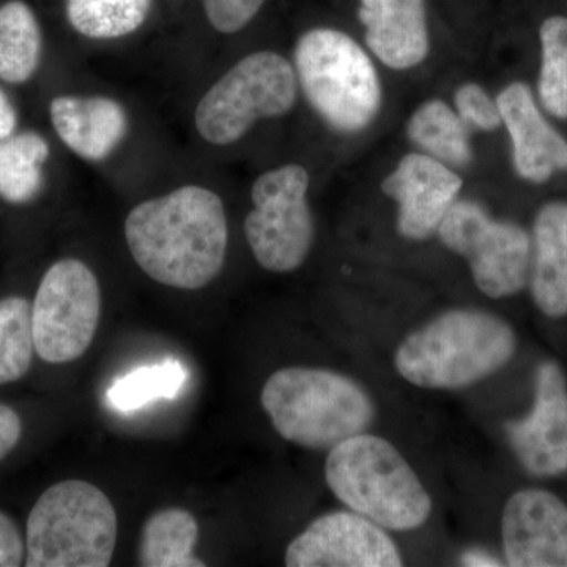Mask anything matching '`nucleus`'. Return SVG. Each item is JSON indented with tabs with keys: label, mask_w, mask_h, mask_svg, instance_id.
Segmentation results:
<instances>
[{
	"label": "nucleus",
	"mask_w": 567,
	"mask_h": 567,
	"mask_svg": "<svg viewBox=\"0 0 567 567\" xmlns=\"http://www.w3.org/2000/svg\"><path fill=\"white\" fill-rule=\"evenodd\" d=\"M199 525L189 511L167 507L152 514L141 532L137 561L144 567H204L194 557Z\"/></svg>",
	"instance_id": "nucleus-19"
},
{
	"label": "nucleus",
	"mask_w": 567,
	"mask_h": 567,
	"mask_svg": "<svg viewBox=\"0 0 567 567\" xmlns=\"http://www.w3.org/2000/svg\"><path fill=\"white\" fill-rule=\"evenodd\" d=\"M212 28L219 33L240 32L254 20L265 0H203Z\"/></svg>",
	"instance_id": "nucleus-28"
},
{
	"label": "nucleus",
	"mask_w": 567,
	"mask_h": 567,
	"mask_svg": "<svg viewBox=\"0 0 567 567\" xmlns=\"http://www.w3.org/2000/svg\"><path fill=\"white\" fill-rule=\"evenodd\" d=\"M50 114L63 144L87 162L106 159L128 133L126 111L107 96H58Z\"/></svg>",
	"instance_id": "nucleus-17"
},
{
	"label": "nucleus",
	"mask_w": 567,
	"mask_h": 567,
	"mask_svg": "<svg viewBox=\"0 0 567 567\" xmlns=\"http://www.w3.org/2000/svg\"><path fill=\"white\" fill-rule=\"evenodd\" d=\"M125 238L134 262L153 281L203 289L226 262L229 227L221 197L186 185L145 200L126 216Z\"/></svg>",
	"instance_id": "nucleus-1"
},
{
	"label": "nucleus",
	"mask_w": 567,
	"mask_h": 567,
	"mask_svg": "<svg viewBox=\"0 0 567 567\" xmlns=\"http://www.w3.org/2000/svg\"><path fill=\"white\" fill-rule=\"evenodd\" d=\"M21 436V416L11 406L0 404V461H3L17 447Z\"/></svg>",
	"instance_id": "nucleus-30"
},
{
	"label": "nucleus",
	"mask_w": 567,
	"mask_h": 567,
	"mask_svg": "<svg viewBox=\"0 0 567 567\" xmlns=\"http://www.w3.org/2000/svg\"><path fill=\"white\" fill-rule=\"evenodd\" d=\"M462 185V178L446 164L429 155L410 153L388 175L382 189L399 204V234L421 241L436 234Z\"/></svg>",
	"instance_id": "nucleus-14"
},
{
	"label": "nucleus",
	"mask_w": 567,
	"mask_h": 567,
	"mask_svg": "<svg viewBox=\"0 0 567 567\" xmlns=\"http://www.w3.org/2000/svg\"><path fill=\"white\" fill-rule=\"evenodd\" d=\"M406 136L446 166L466 167L472 163L468 125L445 102L431 100L421 104L406 125Z\"/></svg>",
	"instance_id": "nucleus-20"
},
{
	"label": "nucleus",
	"mask_w": 567,
	"mask_h": 567,
	"mask_svg": "<svg viewBox=\"0 0 567 567\" xmlns=\"http://www.w3.org/2000/svg\"><path fill=\"white\" fill-rule=\"evenodd\" d=\"M516 349V333L506 320L453 309L406 336L395 350L394 365L412 385L461 390L505 368Z\"/></svg>",
	"instance_id": "nucleus-2"
},
{
	"label": "nucleus",
	"mask_w": 567,
	"mask_h": 567,
	"mask_svg": "<svg viewBox=\"0 0 567 567\" xmlns=\"http://www.w3.org/2000/svg\"><path fill=\"white\" fill-rule=\"evenodd\" d=\"M528 281L533 300L544 316H567L566 203L544 205L536 215Z\"/></svg>",
	"instance_id": "nucleus-18"
},
{
	"label": "nucleus",
	"mask_w": 567,
	"mask_h": 567,
	"mask_svg": "<svg viewBox=\"0 0 567 567\" xmlns=\"http://www.w3.org/2000/svg\"><path fill=\"white\" fill-rule=\"evenodd\" d=\"M153 0H66L71 28L92 40H115L142 28Z\"/></svg>",
	"instance_id": "nucleus-23"
},
{
	"label": "nucleus",
	"mask_w": 567,
	"mask_h": 567,
	"mask_svg": "<svg viewBox=\"0 0 567 567\" xmlns=\"http://www.w3.org/2000/svg\"><path fill=\"white\" fill-rule=\"evenodd\" d=\"M297 96V73L289 61L278 52H254L205 93L194 112V123L208 144L233 145L256 122L287 114Z\"/></svg>",
	"instance_id": "nucleus-7"
},
{
	"label": "nucleus",
	"mask_w": 567,
	"mask_h": 567,
	"mask_svg": "<svg viewBox=\"0 0 567 567\" xmlns=\"http://www.w3.org/2000/svg\"><path fill=\"white\" fill-rule=\"evenodd\" d=\"M496 104L513 141L514 167L524 181L546 183L567 171V141L546 121L527 84L507 85Z\"/></svg>",
	"instance_id": "nucleus-15"
},
{
	"label": "nucleus",
	"mask_w": 567,
	"mask_h": 567,
	"mask_svg": "<svg viewBox=\"0 0 567 567\" xmlns=\"http://www.w3.org/2000/svg\"><path fill=\"white\" fill-rule=\"evenodd\" d=\"M41 31L28 3L10 0L0 7V80L24 84L40 65Z\"/></svg>",
	"instance_id": "nucleus-21"
},
{
	"label": "nucleus",
	"mask_w": 567,
	"mask_h": 567,
	"mask_svg": "<svg viewBox=\"0 0 567 567\" xmlns=\"http://www.w3.org/2000/svg\"><path fill=\"white\" fill-rule=\"evenodd\" d=\"M260 402L275 431L308 450H333L364 434L375 420L368 391L330 369H279L265 382Z\"/></svg>",
	"instance_id": "nucleus-3"
},
{
	"label": "nucleus",
	"mask_w": 567,
	"mask_h": 567,
	"mask_svg": "<svg viewBox=\"0 0 567 567\" xmlns=\"http://www.w3.org/2000/svg\"><path fill=\"white\" fill-rule=\"evenodd\" d=\"M358 18L369 50L390 69H413L427 58L424 0H360Z\"/></svg>",
	"instance_id": "nucleus-16"
},
{
	"label": "nucleus",
	"mask_w": 567,
	"mask_h": 567,
	"mask_svg": "<svg viewBox=\"0 0 567 567\" xmlns=\"http://www.w3.org/2000/svg\"><path fill=\"white\" fill-rule=\"evenodd\" d=\"M461 565L468 567L503 566V563L483 548H470L461 557Z\"/></svg>",
	"instance_id": "nucleus-32"
},
{
	"label": "nucleus",
	"mask_w": 567,
	"mask_h": 567,
	"mask_svg": "<svg viewBox=\"0 0 567 567\" xmlns=\"http://www.w3.org/2000/svg\"><path fill=\"white\" fill-rule=\"evenodd\" d=\"M50 145L39 133L24 132L0 141V197L7 203H31L43 188V166Z\"/></svg>",
	"instance_id": "nucleus-22"
},
{
	"label": "nucleus",
	"mask_w": 567,
	"mask_h": 567,
	"mask_svg": "<svg viewBox=\"0 0 567 567\" xmlns=\"http://www.w3.org/2000/svg\"><path fill=\"white\" fill-rule=\"evenodd\" d=\"M517 461L536 477L567 473V379L555 361L537 365L532 412L506 424Z\"/></svg>",
	"instance_id": "nucleus-12"
},
{
	"label": "nucleus",
	"mask_w": 567,
	"mask_h": 567,
	"mask_svg": "<svg viewBox=\"0 0 567 567\" xmlns=\"http://www.w3.org/2000/svg\"><path fill=\"white\" fill-rule=\"evenodd\" d=\"M454 102L462 121L473 128L481 132H495L503 123L498 104L481 85L473 82L462 85L457 89Z\"/></svg>",
	"instance_id": "nucleus-27"
},
{
	"label": "nucleus",
	"mask_w": 567,
	"mask_h": 567,
	"mask_svg": "<svg viewBox=\"0 0 567 567\" xmlns=\"http://www.w3.org/2000/svg\"><path fill=\"white\" fill-rule=\"evenodd\" d=\"M32 305L22 297L0 300V385L18 382L32 365Z\"/></svg>",
	"instance_id": "nucleus-24"
},
{
	"label": "nucleus",
	"mask_w": 567,
	"mask_h": 567,
	"mask_svg": "<svg viewBox=\"0 0 567 567\" xmlns=\"http://www.w3.org/2000/svg\"><path fill=\"white\" fill-rule=\"evenodd\" d=\"M540 62L539 92L540 103L548 114L567 118V17L551 14L539 29Z\"/></svg>",
	"instance_id": "nucleus-25"
},
{
	"label": "nucleus",
	"mask_w": 567,
	"mask_h": 567,
	"mask_svg": "<svg viewBox=\"0 0 567 567\" xmlns=\"http://www.w3.org/2000/svg\"><path fill=\"white\" fill-rule=\"evenodd\" d=\"M102 319V289L78 259H62L41 278L32 306L35 352L50 364H65L87 352Z\"/></svg>",
	"instance_id": "nucleus-9"
},
{
	"label": "nucleus",
	"mask_w": 567,
	"mask_h": 567,
	"mask_svg": "<svg viewBox=\"0 0 567 567\" xmlns=\"http://www.w3.org/2000/svg\"><path fill=\"white\" fill-rule=\"evenodd\" d=\"M185 369L178 361L137 369L111 386L107 399L118 412H132L158 399H174L185 385Z\"/></svg>",
	"instance_id": "nucleus-26"
},
{
	"label": "nucleus",
	"mask_w": 567,
	"mask_h": 567,
	"mask_svg": "<svg viewBox=\"0 0 567 567\" xmlns=\"http://www.w3.org/2000/svg\"><path fill=\"white\" fill-rule=\"evenodd\" d=\"M17 122V111H14L9 96L0 89V141L7 140L13 134Z\"/></svg>",
	"instance_id": "nucleus-31"
},
{
	"label": "nucleus",
	"mask_w": 567,
	"mask_h": 567,
	"mask_svg": "<svg viewBox=\"0 0 567 567\" xmlns=\"http://www.w3.org/2000/svg\"><path fill=\"white\" fill-rule=\"evenodd\" d=\"M399 548L385 529L357 513L316 518L286 551L289 567H401Z\"/></svg>",
	"instance_id": "nucleus-11"
},
{
	"label": "nucleus",
	"mask_w": 567,
	"mask_h": 567,
	"mask_svg": "<svg viewBox=\"0 0 567 567\" xmlns=\"http://www.w3.org/2000/svg\"><path fill=\"white\" fill-rule=\"evenodd\" d=\"M25 561V539L13 518L0 511V567H18Z\"/></svg>",
	"instance_id": "nucleus-29"
},
{
	"label": "nucleus",
	"mask_w": 567,
	"mask_h": 567,
	"mask_svg": "<svg viewBox=\"0 0 567 567\" xmlns=\"http://www.w3.org/2000/svg\"><path fill=\"white\" fill-rule=\"evenodd\" d=\"M117 532V514L102 488L62 481L47 488L29 514L24 566H110Z\"/></svg>",
	"instance_id": "nucleus-5"
},
{
	"label": "nucleus",
	"mask_w": 567,
	"mask_h": 567,
	"mask_svg": "<svg viewBox=\"0 0 567 567\" xmlns=\"http://www.w3.org/2000/svg\"><path fill=\"white\" fill-rule=\"evenodd\" d=\"M308 189L309 174L300 164L268 171L254 182L245 235L257 262L271 274H292L311 252L316 229Z\"/></svg>",
	"instance_id": "nucleus-8"
},
{
	"label": "nucleus",
	"mask_w": 567,
	"mask_h": 567,
	"mask_svg": "<svg viewBox=\"0 0 567 567\" xmlns=\"http://www.w3.org/2000/svg\"><path fill=\"white\" fill-rule=\"evenodd\" d=\"M324 480L338 499L391 532L423 527L431 495L395 446L380 436H350L328 453Z\"/></svg>",
	"instance_id": "nucleus-4"
},
{
	"label": "nucleus",
	"mask_w": 567,
	"mask_h": 567,
	"mask_svg": "<svg viewBox=\"0 0 567 567\" xmlns=\"http://www.w3.org/2000/svg\"><path fill=\"white\" fill-rule=\"evenodd\" d=\"M507 566L567 567V505L543 488H524L507 499L502 518Z\"/></svg>",
	"instance_id": "nucleus-13"
},
{
	"label": "nucleus",
	"mask_w": 567,
	"mask_h": 567,
	"mask_svg": "<svg viewBox=\"0 0 567 567\" xmlns=\"http://www.w3.org/2000/svg\"><path fill=\"white\" fill-rule=\"evenodd\" d=\"M436 234L447 249L468 260L477 289L487 297H513L527 286L532 237L524 227L496 221L473 200H456Z\"/></svg>",
	"instance_id": "nucleus-10"
},
{
	"label": "nucleus",
	"mask_w": 567,
	"mask_h": 567,
	"mask_svg": "<svg viewBox=\"0 0 567 567\" xmlns=\"http://www.w3.org/2000/svg\"><path fill=\"white\" fill-rule=\"evenodd\" d=\"M295 73L312 110L338 132H361L379 114L382 89L374 63L344 32L303 33L295 48Z\"/></svg>",
	"instance_id": "nucleus-6"
}]
</instances>
